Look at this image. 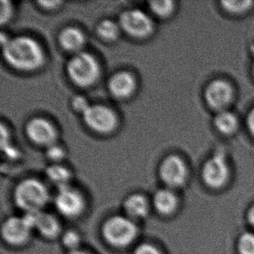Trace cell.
<instances>
[{"mask_svg": "<svg viewBox=\"0 0 254 254\" xmlns=\"http://www.w3.org/2000/svg\"><path fill=\"white\" fill-rule=\"evenodd\" d=\"M3 54L10 66L21 70L37 69L45 59L40 45L27 36H17L9 39L3 45Z\"/></svg>", "mask_w": 254, "mask_h": 254, "instance_id": "obj_1", "label": "cell"}, {"mask_svg": "<svg viewBox=\"0 0 254 254\" xmlns=\"http://www.w3.org/2000/svg\"><path fill=\"white\" fill-rule=\"evenodd\" d=\"M14 202L24 213L41 212L50 199L48 189L36 179H26L17 184L13 193Z\"/></svg>", "mask_w": 254, "mask_h": 254, "instance_id": "obj_2", "label": "cell"}, {"mask_svg": "<svg viewBox=\"0 0 254 254\" xmlns=\"http://www.w3.org/2000/svg\"><path fill=\"white\" fill-rule=\"evenodd\" d=\"M101 232L107 244L115 248H124L135 241L138 227L135 221L126 215H114L105 220Z\"/></svg>", "mask_w": 254, "mask_h": 254, "instance_id": "obj_3", "label": "cell"}, {"mask_svg": "<svg viewBox=\"0 0 254 254\" xmlns=\"http://www.w3.org/2000/svg\"><path fill=\"white\" fill-rule=\"evenodd\" d=\"M66 70L73 83L82 87L92 84L99 76L98 64L87 52H77L73 56L67 63Z\"/></svg>", "mask_w": 254, "mask_h": 254, "instance_id": "obj_4", "label": "cell"}, {"mask_svg": "<svg viewBox=\"0 0 254 254\" xmlns=\"http://www.w3.org/2000/svg\"><path fill=\"white\" fill-rule=\"evenodd\" d=\"M201 178L212 190H221L230 182L231 169L224 153L217 152L203 164Z\"/></svg>", "mask_w": 254, "mask_h": 254, "instance_id": "obj_5", "label": "cell"}, {"mask_svg": "<svg viewBox=\"0 0 254 254\" xmlns=\"http://www.w3.org/2000/svg\"><path fill=\"white\" fill-rule=\"evenodd\" d=\"M235 92L228 81L221 78L211 81L204 91V99L207 106L216 113L228 110L234 102Z\"/></svg>", "mask_w": 254, "mask_h": 254, "instance_id": "obj_6", "label": "cell"}, {"mask_svg": "<svg viewBox=\"0 0 254 254\" xmlns=\"http://www.w3.org/2000/svg\"><path fill=\"white\" fill-rule=\"evenodd\" d=\"M160 177L169 189H178L185 185L189 170L182 158L177 155H169L160 167Z\"/></svg>", "mask_w": 254, "mask_h": 254, "instance_id": "obj_7", "label": "cell"}, {"mask_svg": "<svg viewBox=\"0 0 254 254\" xmlns=\"http://www.w3.org/2000/svg\"><path fill=\"white\" fill-rule=\"evenodd\" d=\"M55 206L59 213L66 218H76L83 213L85 201L83 195L71 187L58 189Z\"/></svg>", "mask_w": 254, "mask_h": 254, "instance_id": "obj_8", "label": "cell"}, {"mask_svg": "<svg viewBox=\"0 0 254 254\" xmlns=\"http://www.w3.org/2000/svg\"><path fill=\"white\" fill-rule=\"evenodd\" d=\"M87 126L98 133H109L117 126V117L113 110L100 104L90 105L83 114Z\"/></svg>", "mask_w": 254, "mask_h": 254, "instance_id": "obj_9", "label": "cell"}, {"mask_svg": "<svg viewBox=\"0 0 254 254\" xmlns=\"http://www.w3.org/2000/svg\"><path fill=\"white\" fill-rule=\"evenodd\" d=\"M119 23L121 27L127 34L135 38L148 36L153 29L150 17L142 10L138 9H129L124 11L121 14Z\"/></svg>", "mask_w": 254, "mask_h": 254, "instance_id": "obj_10", "label": "cell"}, {"mask_svg": "<svg viewBox=\"0 0 254 254\" xmlns=\"http://www.w3.org/2000/svg\"><path fill=\"white\" fill-rule=\"evenodd\" d=\"M31 228L23 217L11 216L4 220L1 234L3 241L12 247H21L31 239Z\"/></svg>", "mask_w": 254, "mask_h": 254, "instance_id": "obj_11", "label": "cell"}, {"mask_svg": "<svg viewBox=\"0 0 254 254\" xmlns=\"http://www.w3.org/2000/svg\"><path fill=\"white\" fill-rule=\"evenodd\" d=\"M28 137L34 143L42 146H51L54 144L57 132L49 121L44 118H34L28 123L26 126Z\"/></svg>", "mask_w": 254, "mask_h": 254, "instance_id": "obj_12", "label": "cell"}, {"mask_svg": "<svg viewBox=\"0 0 254 254\" xmlns=\"http://www.w3.org/2000/svg\"><path fill=\"white\" fill-rule=\"evenodd\" d=\"M153 205L156 212L162 216H170L178 209V197L173 189H160L154 195Z\"/></svg>", "mask_w": 254, "mask_h": 254, "instance_id": "obj_13", "label": "cell"}, {"mask_svg": "<svg viewBox=\"0 0 254 254\" xmlns=\"http://www.w3.org/2000/svg\"><path fill=\"white\" fill-rule=\"evenodd\" d=\"M108 86L114 96L117 98H126L134 91L135 81L130 73L121 71L110 77Z\"/></svg>", "mask_w": 254, "mask_h": 254, "instance_id": "obj_14", "label": "cell"}, {"mask_svg": "<svg viewBox=\"0 0 254 254\" xmlns=\"http://www.w3.org/2000/svg\"><path fill=\"white\" fill-rule=\"evenodd\" d=\"M125 215L131 220H141L148 216L149 203L148 199L141 193H133L127 197L124 203Z\"/></svg>", "mask_w": 254, "mask_h": 254, "instance_id": "obj_15", "label": "cell"}, {"mask_svg": "<svg viewBox=\"0 0 254 254\" xmlns=\"http://www.w3.org/2000/svg\"><path fill=\"white\" fill-rule=\"evenodd\" d=\"M34 229L42 237L47 240H55L61 234V226L59 220L52 214L39 212L35 223Z\"/></svg>", "mask_w": 254, "mask_h": 254, "instance_id": "obj_16", "label": "cell"}, {"mask_svg": "<svg viewBox=\"0 0 254 254\" xmlns=\"http://www.w3.org/2000/svg\"><path fill=\"white\" fill-rule=\"evenodd\" d=\"M213 126L218 133L225 136H231L239 129L240 121L237 116L231 110H223L215 115L213 118Z\"/></svg>", "mask_w": 254, "mask_h": 254, "instance_id": "obj_17", "label": "cell"}, {"mask_svg": "<svg viewBox=\"0 0 254 254\" xmlns=\"http://www.w3.org/2000/svg\"><path fill=\"white\" fill-rule=\"evenodd\" d=\"M59 43L63 48L69 52H77L83 47L84 36L77 28L67 27L59 34Z\"/></svg>", "mask_w": 254, "mask_h": 254, "instance_id": "obj_18", "label": "cell"}, {"mask_svg": "<svg viewBox=\"0 0 254 254\" xmlns=\"http://www.w3.org/2000/svg\"><path fill=\"white\" fill-rule=\"evenodd\" d=\"M45 175L49 181L58 188V189H63L69 186L70 173L64 166L59 164H53L46 169Z\"/></svg>", "mask_w": 254, "mask_h": 254, "instance_id": "obj_19", "label": "cell"}, {"mask_svg": "<svg viewBox=\"0 0 254 254\" xmlns=\"http://www.w3.org/2000/svg\"><path fill=\"white\" fill-rule=\"evenodd\" d=\"M221 8L231 16H243L254 8L253 0H223L220 2Z\"/></svg>", "mask_w": 254, "mask_h": 254, "instance_id": "obj_20", "label": "cell"}, {"mask_svg": "<svg viewBox=\"0 0 254 254\" xmlns=\"http://www.w3.org/2000/svg\"><path fill=\"white\" fill-rule=\"evenodd\" d=\"M235 251L237 254H254V230L244 231L238 236Z\"/></svg>", "mask_w": 254, "mask_h": 254, "instance_id": "obj_21", "label": "cell"}, {"mask_svg": "<svg viewBox=\"0 0 254 254\" xmlns=\"http://www.w3.org/2000/svg\"><path fill=\"white\" fill-rule=\"evenodd\" d=\"M96 31L101 38H103L105 40H114L117 38L119 32V28L117 24L113 21L105 19L102 22H100Z\"/></svg>", "mask_w": 254, "mask_h": 254, "instance_id": "obj_22", "label": "cell"}, {"mask_svg": "<svg viewBox=\"0 0 254 254\" xmlns=\"http://www.w3.org/2000/svg\"><path fill=\"white\" fill-rule=\"evenodd\" d=\"M149 8L155 15L167 17L174 10V3L170 0H154L149 2Z\"/></svg>", "mask_w": 254, "mask_h": 254, "instance_id": "obj_23", "label": "cell"}, {"mask_svg": "<svg viewBox=\"0 0 254 254\" xmlns=\"http://www.w3.org/2000/svg\"><path fill=\"white\" fill-rule=\"evenodd\" d=\"M62 243L64 247L68 249V251H74L79 249L81 237L76 231H66L62 235Z\"/></svg>", "mask_w": 254, "mask_h": 254, "instance_id": "obj_24", "label": "cell"}, {"mask_svg": "<svg viewBox=\"0 0 254 254\" xmlns=\"http://www.w3.org/2000/svg\"><path fill=\"white\" fill-rule=\"evenodd\" d=\"M46 156L52 162H59L64 157V150L59 145L52 144L47 147Z\"/></svg>", "mask_w": 254, "mask_h": 254, "instance_id": "obj_25", "label": "cell"}, {"mask_svg": "<svg viewBox=\"0 0 254 254\" xmlns=\"http://www.w3.org/2000/svg\"><path fill=\"white\" fill-rule=\"evenodd\" d=\"M133 254H162V252L156 248L155 245L150 244L148 242H143L141 244L138 245L134 249Z\"/></svg>", "mask_w": 254, "mask_h": 254, "instance_id": "obj_26", "label": "cell"}, {"mask_svg": "<svg viewBox=\"0 0 254 254\" xmlns=\"http://www.w3.org/2000/svg\"><path fill=\"white\" fill-rule=\"evenodd\" d=\"M89 103H88V100L86 99L85 97L83 96H74L72 99V107L74 110L77 111V112H81V113H84L86 110L89 109Z\"/></svg>", "mask_w": 254, "mask_h": 254, "instance_id": "obj_27", "label": "cell"}, {"mask_svg": "<svg viewBox=\"0 0 254 254\" xmlns=\"http://www.w3.org/2000/svg\"><path fill=\"white\" fill-rule=\"evenodd\" d=\"M1 10H0V20L1 23L3 24L4 22H6L10 18L11 15V5L9 1L6 0H1Z\"/></svg>", "mask_w": 254, "mask_h": 254, "instance_id": "obj_28", "label": "cell"}, {"mask_svg": "<svg viewBox=\"0 0 254 254\" xmlns=\"http://www.w3.org/2000/svg\"><path fill=\"white\" fill-rule=\"evenodd\" d=\"M2 150H3V154H5L8 158L14 160V159L17 158L19 155V152L17 151V148L11 146L10 143L4 147H2Z\"/></svg>", "mask_w": 254, "mask_h": 254, "instance_id": "obj_29", "label": "cell"}, {"mask_svg": "<svg viewBox=\"0 0 254 254\" xmlns=\"http://www.w3.org/2000/svg\"><path fill=\"white\" fill-rule=\"evenodd\" d=\"M247 127L250 134L254 137V107L249 111L247 117Z\"/></svg>", "mask_w": 254, "mask_h": 254, "instance_id": "obj_30", "label": "cell"}, {"mask_svg": "<svg viewBox=\"0 0 254 254\" xmlns=\"http://www.w3.org/2000/svg\"><path fill=\"white\" fill-rule=\"evenodd\" d=\"M246 220L248 221L249 227H251L252 230H254V203L249 206V208L247 211Z\"/></svg>", "mask_w": 254, "mask_h": 254, "instance_id": "obj_31", "label": "cell"}, {"mask_svg": "<svg viewBox=\"0 0 254 254\" xmlns=\"http://www.w3.org/2000/svg\"><path fill=\"white\" fill-rule=\"evenodd\" d=\"M38 3L46 8H52V7L57 6L58 4L61 3V2L60 1H39Z\"/></svg>", "mask_w": 254, "mask_h": 254, "instance_id": "obj_32", "label": "cell"}, {"mask_svg": "<svg viewBox=\"0 0 254 254\" xmlns=\"http://www.w3.org/2000/svg\"><path fill=\"white\" fill-rule=\"evenodd\" d=\"M67 254H89V253H87V252L83 251V250H81V249H76V250H74V251H69L67 253Z\"/></svg>", "mask_w": 254, "mask_h": 254, "instance_id": "obj_33", "label": "cell"}, {"mask_svg": "<svg viewBox=\"0 0 254 254\" xmlns=\"http://www.w3.org/2000/svg\"><path fill=\"white\" fill-rule=\"evenodd\" d=\"M252 70H253V74H254V64H253V67H252Z\"/></svg>", "mask_w": 254, "mask_h": 254, "instance_id": "obj_34", "label": "cell"}]
</instances>
